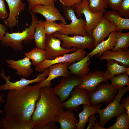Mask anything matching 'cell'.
Returning a JSON list of instances; mask_svg holds the SVG:
<instances>
[{"instance_id":"cell-19","label":"cell","mask_w":129,"mask_h":129,"mask_svg":"<svg viewBox=\"0 0 129 129\" xmlns=\"http://www.w3.org/2000/svg\"><path fill=\"white\" fill-rule=\"evenodd\" d=\"M6 63L9 67L16 71V74L19 76L27 77L33 72L31 67V62L27 57L17 60L8 59Z\"/></svg>"},{"instance_id":"cell-35","label":"cell","mask_w":129,"mask_h":129,"mask_svg":"<svg viewBox=\"0 0 129 129\" xmlns=\"http://www.w3.org/2000/svg\"><path fill=\"white\" fill-rule=\"evenodd\" d=\"M26 0L28 2V9L29 11H31L34 6L38 5H50L53 6H55L54 2L53 0Z\"/></svg>"},{"instance_id":"cell-31","label":"cell","mask_w":129,"mask_h":129,"mask_svg":"<svg viewBox=\"0 0 129 129\" xmlns=\"http://www.w3.org/2000/svg\"><path fill=\"white\" fill-rule=\"evenodd\" d=\"M116 122L107 129H128L129 128V115L126 112L117 117Z\"/></svg>"},{"instance_id":"cell-8","label":"cell","mask_w":129,"mask_h":129,"mask_svg":"<svg viewBox=\"0 0 129 129\" xmlns=\"http://www.w3.org/2000/svg\"><path fill=\"white\" fill-rule=\"evenodd\" d=\"M100 84L94 90L88 92L90 105H95L102 102L109 103L114 99L118 90L109 83Z\"/></svg>"},{"instance_id":"cell-34","label":"cell","mask_w":129,"mask_h":129,"mask_svg":"<svg viewBox=\"0 0 129 129\" xmlns=\"http://www.w3.org/2000/svg\"><path fill=\"white\" fill-rule=\"evenodd\" d=\"M116 11L121 16L125 18H129V0H123Z\"/></svg>"},{"instance_id":"cell-42","label":"cell","mask_w":129,"mask_h":129,"mask_svg":"<svg viewBox=\"0 0 129 129\" xmlns=\"http://www.w3.org/2000/svg\"><path fill=\"white\" fill-rule=\"evenodd\" d=\"M7 28L6 25L0 23V40L6 32Z\"/></svg>"},{"instance_id":"cell-29","label":"cell","mask_w":129,"mask_h":129,"mask_svg":"<svg viewBox=\"0 0 129 129\" xmlns=\"http://www.w3.org/2000/svg\"><path fill=\"white\" fill-rule=\"evenodd\" d=\"M115 38L116 43L112 51H116L120 49L125 48L129 47V32L124 33L122 30L117 31Z\"/></svg>"},{"instance_id":"cell-40","label":"cell","mask_w":129,"mask_h":129,"mask_svg":"<svg viewBox=\"0 0 129 129\" xmlns=\"http://www.w3.org/2000/svg\"><path fill=\"white\" fill-rule=\"evenodd\" d=\"M99 117V115L97 116H95L94 115L90 116L88 118V122L89 123L87 129H91L93 126L97 118Z\"/></svg>"},{"instance_id":"cell-23","label":"cell","mask_w":129,"mask_h":129,"mask_svg":"<svg viewBox=\"0 0 129 129\" xmlns=\"http://www.w3.org/2000/svg\"><path fill=\"white\" fill-rule=\"evenodd\" d=\"M79 120L72 111L66 110L62 113L57 122L60 125V129H76Z\"/></svg>"},{"instance_id":"cell-4","label":"cell","mask_w":129,"mask_h":129,"mask_svg":"<svg viewBox=\"0 0 129 129\" xmlns=\"http://www.w3.org/2000/svg\"><path fill=\"white\" fill-rule=\"evenodd\" d=\"M63 10L65 18L70 20L71 22L68 24L60 22L64 28L58 33L68 35H88L85 29L86 23L85 19L81 17L79 19L76 17L74 6L67 7L63 6Z\"/></svg>"},{"instance_id":"cell-14","label":"cell","mask_w":129,"mask_h":129,"mask_svg":"<svg viewBox=\"0 0 129 129\" xmlns=\"http://www.w3.org/2000/svg\"><path fill=\"white\" fill-rule=\"evenodd\" d=\"M117 27L103 15L100 21L92 30L91 35L95 40L94 46L104 40L112 32L116 31Z\"/></svg>"},{"instance_id":"cell-12","label":"cell","mask_w":129,"mask_h":129,"mask_svg":"<svg viewBox=\"0 0 129 129\" xmlns=\"http://www.w3.org/2000/svg\"><path fill=\"white\" fill-rule=\"evenodd\" d=\"M88 91L86 90L75 87L70 93V97L62 102L64 109L66 110L77 111L79 106L81 105H90Z\"/></svg>"},{"instance_id":"cell-26","label":"cell","mask_w":129,"mask_h":129,"mask_svg":"<svg viewBox=\"0 0 129 129\" xmlns=\"http://www.w3.org/2000/svg\"><path fill=\"white\" fill-rule=\"evenodd\" d=\"M83 110L78 114L79 118L76 129H84L86 124L88 122L89 117L91 115L97 113L98 109L102 106L99 104L95 105H83Z\"/></svg>"},{"instance_id":"cell-11","label":"cell","mask_w":129,"mask_h":129,"mask_svg":"<svg viewBox=\"0 0 129 129\" xmlns=\"http://www.w3.org/2000/svg\"><path fill=\"white\" fill-rule=\"evenodd\" d=\"M48 68L43 72L38 75L36 77L33 79H27L22 77L17 81L12 82L10 81V77L8 75L5 76V72L3 70H2L0 76L5 80L6 82L4 84L0 85V91L2 90L21 89L31 83L42 82L48 76Z\"/></svg>"},{"instance_id":"cell-43","label":"cell","mask_w":129,"mask_h":129,"mask_svg":"<svg viewBox=\"0 0 129 129\" xmlns=\"http://www.w3.org/2000/svg\"><path fill=\"white\" fill-rule=\"evenodd\" d=\"M91 129H107L101 126L99 124V123L98 120L96 119V122L93 126L92 127Z\"/></svg>"},{"instance_id":"cell-21","label":"cell","mask_w":129,"mask_h":129,"mask_svg":"<svg viewBox=\"0 0 129 129\" xmlns=\"http://www.w3.org/2000/svg\"><path fill=\"white\" fill-rule=\"evenodd\" d=\"M90 58L87 55L77 62L69 65L68 69L71 74L81 78L86 75L90 71L89 67L91 63Z\"/></svg>"},{"instance_id":"cell-38","label":"cell","mask_w":129,"mask_h":129,"mask_svg":"<svg viewBox=\"0 0 129 129\" xmlns=\"http://www.w3.org/2000/svg\"><path fill=\"white\" fill-rule=\"evenodd\" d=\"M82 0H59L61 5L66 7L73 6L80 3Z\"/></svg>"},{"instance_id":"cell-32","label":"cell","mask_w":129,"mask_h":129,"mask_svg":"<svg viewBox=\"0 0 129 129\" xmlns=\"http://www.w3.org/2000/svg\"><path fill=\"white\" fill-rule=\"evenodd\" d=\"M89 3L88 5L90 10L94 13L100 11L104 14L106 11L108 6L104 0H88Z\"/></svg>"},{"instance_id":"cell-2","label":"cell","mask_w":129,"mask_h":129,"mask_svg":"<svg viewBox=\"0 0 129 129\" xmlns=\"http://www.w3.org/2000/svg\"><path fill=\"white\" fill-rule=\"evenodd\" d=\"M64 111L60 98L54 92L53 88H41L31 117L33 128L42 129L48 123L57 122L60 115Z\"/></svg>"},{"instance_id":"cell-24","label":"cell","mask_w":129,"mask_h":129,"mask_svg":"<svg viewBox=\"0 0 129 129\" xmlns=\"http://www.w3.org/2000/svg\"><path fill=\"white\" fill-rule=\"evenodd\" d=\"M107 69L104 76L107 81L115 75L124 73L129 75V67H126L112 59L107 60Z\"/></svg>"},{"instance_id":"cell-3","label":"cell","mask_w":129,"mask_h":129,"mask_svg":"<svg viewBox=\"0 0 129 129\" xmlns=\"http://www.w3.org/2000/svg\"><path fill=\"white\" fill-rule=\"evenodd\" d=\"M30 12L32 18L31 25L21 32H6L0 40L2 46L11 48L15 51H21L23 49V42L29 43L32 41L35 27L38 20L35 14Z\"/></svg>"},{"instance_id":"cell-41","label":"cell","mask_w":129,"mask_h":129,"mask_svg":"<svg viewBox=\"0 0 129 129\" xmlns=\"http://www.w3.org/2000/svg\"><path fill=\"white\" fill-rule=\"evenodd\" d=\"M42 129H60V127L55 122H51L45 125Z\"/></svg>"},{"instance_id":"cell-28","label":"cell","mask_w":129,"mask_h":129,"mask_svg":"<svg viewBox=\"0 0 129 129\" xmlns=\"http://www.w3.org/2000/svg\"><path fill=\"white\" fill-rule=\"evenodd\" d=\"M25 57L31 60L32 64L36 66L41 63L46 58V53L44 50L37 47L31 51L25 53Z\"/></svg>"},{"instance_id":"cell-17","label":"cell","mask_w":129,"mask_h":129,"mask_svg":"<svg viewBox=\"0 0 129 129\" xmlns=\"http://www.w3.org/2000/svg\"><path fill=\"white\" fill-rule=\"evenodd\" d=\"M9 9L8 18L4 22L5 25L10 28L16 26L18 22V17L20 13L25 9L23 0H5Z\"/></svg>"},{"instance_id":"cell-25","label":"cell","mask_w":129,"mask_h":129,"mask_svg":"<svg viewBox=\"0 0 129 129\" xmlns=\"http://www.w3.org/2000/svg\"><path fill=\"white\" fill-rule=\"evenodd\" d=\"M103 16L116 26L117 31L123 30H129V18L121 16L116 10H112L106 11Z\"/></svg>"},{"instance_id":"cell-1","label":"cell","mask_w":129,"mask_h":129,"mask_svg":"<svg viewBox=\"0 0 129 129\" xmlns=\"http://www.w3.org/2000/svg\"><path fill=\"white\" fill-rule=\"evenodd\" d=\"M39 83L19 90H9L0 120V129H32L31 117L41 89Z\"/></svg>"},{"instance_id":"cell-45","label":"cell","mask_w":129,"mask_h":129,"mask_svg":"<svg viewBox=\"0 0 129 129\" xmlns=\"http://www.w3.org/2000/svg\"><path fill=\"white\" fill-rule=\"evenodd\" d=\"M58 0H53V1L55 2V1H56Z\"/></svg>"},{"instance_id":"cell-7","label":"cell","mask_w":129,"mask_h":129,"mask_svg":"<svg viewBox=\"0 0 129 129\" xmlns=\"http://www.w3.org/2000/svg\"><path fill=\"white\" fill-rule=\"evenodd\" d=\"M89 3L88 0H82L80 3L73 6L77 18L79 17L81 14L84 15L86 23L85 29L88 35H91L92 30L99 22L104 13L100 11L96 13L92 12L88 7Z\"/></svg>"},{"instance_id":"cell-9","label":"cell","mask_w":129,"mask_h":129,"mask_svg":"<svg viewBox=\"0 0 129 129\" xmlns=\"http://www.w3.org/2000/svg\"><path fill=\"white\" fill-rule=\"evenodd\" d=\"M87 52L84 49L78 48L75 51L69 54H65L54 59L49 60L45 59L38 65L35 66L36 71L42 73L47 68L56 64L68 62L71 64L78 61L86 56Z\"/></svg>"},{"instance_id":"cell-39","label":"cell","mask_w":129,"mask_h":129,"mask_svg":"<svg viewBox=\"0 0 129 129\" xmlns=\"http://www.w3.org/2000/svg\"><path fill=\"white\" fill-rule=\"evenodd\" d=\"M120 102L125 108L126 112L129 115V96H128L124 98H121Z\"/></svg>"},{"instance_id":"cell-13","label":"cell","mask_w":129,"mask_h":129,"mask_svg":"<svg viewBox=\"0 0 129 129\" xmlns=\"http://www.w3.org/2000/svg\"><path fill=\"white\" fill-rule=\"evenodd\" d=\"M81 82V78L75 75L63 77L59 84L53 88V90L62 102L67 99L74 88L78 86Z\"/></svg>"},{"instance_id":"cell-6","label":"cell","mask_w":129,"mask_h":129,"mask_svg":"<svg viewBox=\"0 0 129 129\" xmlns=\"http://www.w3.org/2000/svg\"><path fill=\"white\" fill-rule=\"evenodd\" d=\"M52 35L62 41L61 46L64 48H70L72 47H76L77 48L87 49L92 50L95 48V40L92 35L70 36L60 34L58 32H55Z\"/></svg>"},{"instance_id":"cell-30","label":"cell","mask_w":129,"mask_h":129,"mask_svg":"<svg viewBox=\"0 0 129 129\" xmlns=\"http://www.w3.org/2000/svg\"><path fill=\"white\" fill-rule=\"evenodd\" d=\"M129 76L127 73H124L113 77L110 79L111 85L118 90L122 89L125 86L129 85Z\"/></svg>"},{"instance_id":"cell-15","label":"cell","mask_w":129,"mask_h":129,"mask_svg":"<svg viewBox=\"0 0 129 129\" xmlns=\"http://www.w3.org/2000/svg\"><path fill=\"white\" fill-rule=\"evenodd\" d=\"M71 64L68 62H64L52 65L48 68L49 74L48 77L43 81L39 82L41 87H50L51 81L60 76L68 77L72 75L68 69V66Z\"/></svg>"},{"instance_id":"cell-22","label":"cell","mask_w":129,"mask_h":129,"mask_svg":"<svg viewBox=\"0 0 129 129\" xmlns=\"http://www.w3.org/2000/svg\"><path fill=\"white\" fill-rule=\"evenodd\" d=\"M116 32L115 30L111 32L107 40L102 41L99 43L91 52L87 53V55L90 58L94 56L97 58H99L106 50H111L115 44V38Z\"/></svg>"},{"instance_id":"cell-16","label":"cell","mask_w":129,"mask_h":129,"mask_svg":"<svg viewBox=\"0 0 129 129\" xmlns=\"http://www.w3.org/2000/svg\"><path fill=\"white\" fill-rule=\"evenodd\" d=\"M104 73L100 70L90 71L81 78V82L78 86L86 90L88 92L94 90L101 83L107 81L104 76Z\"/></svg>"},{"instance_id":"cell-33","label":"cell","mask_w":129,"mask_h":129,"mask_svg":"<svg viewBox=\"0 0 129 129\" xmlns=\"http://www.w3.org/2000/svg\"><path fill=\"white\" fill-rule=\"evenodd\" d=\"M45 21L44 28L46 34L52 35L55 32H59L64 28L60 22L57 23L55 21L46 20Z\"/></svg>"},{"instance_id":"cell-10","label":"cell","mask_w":129,"mask_h":129,"mask_svg":"<svg viewBox=\"0 0 129 129\" xmlns=\"http://www.w3.org/2000/svg\"><path fill=\"white\" fill-rule=\"evenodd\" d=\"M61 40L53 36L52 35H46L44 44V50L46 53V59L51 60L63 55L71 53L78 49L76 47L66 48L61 46Z\"/></svg>"},{"instance_id":"cell-44","label":"cell","mask_w":129,"mask_h":129,"mask_svg":"<svg viewBox=\"0 0 129 129\" xmlns=\"http://www.w3.org/2000/svg\"><path fill=\"white\" fill-rule=\"evenodd\" d=\"M4 96V93H2L1 95H0V102L1 103L4 102L5 101L4 100L2 99ZM3 112H4V110L0 109V114H3Z\"/></svg>"},{"instance_id":"cell-18","label":"cell","mask_w":129,"mask_h":129,"mask_svg":"<svg viewBox=\"0 0 129 129\" xmlns=\"http://www.w3.org/2000/svg\"><path fill=\"white\" fill-rule=\"evenodd\" d=\"M31 11L34 14L38 13L41 15L46 20L55 22L59 21L64 24H67L65 18L55 6L38 5L34 6Z\"/></svg>"},{"instance_id":"cell-27","label":"cell","mask_w":129,"mask_h":129,"mask_svg":"<svg viewBox=\"0 0 129 129\" xmlns=\"http://www.w3.org/2000/svg\"><path fill=\"white\" fill-rule=\"evenodd\" d=\"M45 23V21L42 20H38L35 26L33 36L36 47L44 50L46 35L44 28Z\"/></svg>"},{"instance_id":"cell-37","label":"cell","mask_w":129,"mask_h":129,"mask_svg":"<svg viewBox=\"0 0 129 129\" xmlns=\"http://www.w3.org/2000/svg\"><path fill=\"white\" fill-rule=\"evenodd\" d=\"M108 6L112 10H116L123 0H104Z\"/></svg>"},{"instance_id":"cell-20","label":"cell","mask_w":129,"mask_h":129,"mask_svg":"<svg viewBox=\"0 0 129 129\" xmlns=\"http://www.w3.org/2000/svg\"><path fill=\"white\" fill-rule=\"evenodd\" d=\"M98 58L101 61L113 60L126 67H129V49L128 48L114 52L107 50Z\"/></svg>"},{"instance_id":"cell-36","label":"cell","mask_w":129,"mask_h":129,"mask_svg":"<svg viewBox=\"0 0 129 129\" xmlns=\"http://www.w3.org/2000/svg\"><path fill=\"white\" fill-rule=\"evenodd\" d=\"M8 15L4 0H0V19L4 21L8 18Z\"/></svg>"},{"instance_id":"cell-5","label":"cell","mask_w":129,"mask_h":129,"mask_svg":"<svg viewBox=\"0 0 129 129\" xmlns=\"http://www.w3.org/2000/svg\"><path fill=\"white\" fill-rule=\"evenodd\" d=\"M129 90V85L118 90L114 99L106 108L98 110L97 113L100 118L99 124L101 126L104 127L106 124L111 118L126 112L125 108L120 103V100L124 95Z\"/></svg>"}]
</instances>
